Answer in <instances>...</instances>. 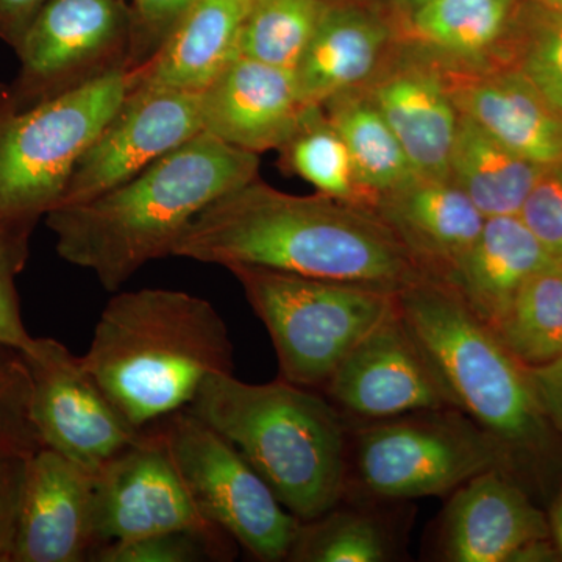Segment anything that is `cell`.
Here are the masks:
<instances>
[{"mask_svg":"<svg viewBox=\"0 0 562 562\" xmlns=\"http://www.w3.org/2000/svg\"><path fill=\"white\" fill-rule=\"evenodd\" d=\"M202 132L199 94L133 87L81 155L58 206L105 194Z\"/></svg>","mask_w":562,"mask_h":562,"instance_id":"13","label":"cell"},{"mask_svg":"<svg viewBox=\"0 0 562 562\" xmlns=\"http://www.w3.org/2000/svg\"><path fill=\"white\" fill-rule=\"evenodd\" d=\"M132 49L133 13L124 0H49L14 49V106L32 109L131 68Z\"/></svg>","mask_w":562,"mask_h":562,"instance_id":"10","label":"cell"},{"mask_svg":"<svg viewBox=\"0 0 562 562\" xmlns=\"http://www.w3.org/2000/svg\"><path fill=\"white\" fill-rule=\"evenodd\" d=\"M94 531L98 549L169 531L233 541L199 512L154 424L95 473Z\"/></svg>","mask_w":562,"mask_h":562,"instance_id":"12","label":"cell"},{"mask_svg":"<svg viewBox=\"0 0 562 562\" xmlns=\"http://www.w3.org/2000/svg\"><path fill=\"white\" fill-rule=\"evenodd\" d=\"M382 2L397 11L398 16H401V14L408 13V11L417 9L424 3L432 2V0H382Z\"/></svg>","mask_w":562,"mask_h":562,"instance_id":"42","label":"cell"},{"mask_svg":"<svg viewBox=\"0 0 562 562\" xmlns=\"http://www.w3.org/2000/svg\"><path fill=\"white\" fill-rule=\"evenodd\" d=\"M43 443L32 420V375L24 353L0 342V450L29 458Z\"/></svg>","mask_w":562,"mask_h":562,"instance_id":"32","label":"cell"},{"mask_svg":"<svg viewBox=\"0 0 562 562\" xmlns=\"http://www.w3.org/2000/svg\"><path fill=\"white\" fill-rule=\"evenodd\" d=\"M25 462L21 454L0 450V562H13Z\"/></svg>","mask_w":562,"mask_h":562,"instance_id":"37","label":"cell"},{"mask_svg":"<svg viewBox=\"0 0 562 562\" xmlns=\"http://www.w3.org/2000/svg\"><path fill=\"white\" fill-rule=\"evenodd\" d=\"M350 494V492H346ZM344 495L331 509L302 522L291 562H390L402 560V531L395 517L375 508L376 498Z\"/></svg>","mask_w":562,"mask_h":562,"instance_id":"26","label":"cell"},{"mask_svg":"<svg viewBox=\"0 0 562 562\" xmlns=\"http://www.w3.org/2000/svg\"><path fill=\"white\" fill-rule=\"evenodd\" d=\"M361 88L401 140L417 176L450 179L460 111L438 63L395 40L382 66Z\"/></svg>","mask_w":562,"mask_h":562,"instance_id":"15","label":"cell"},{"mask_svg":"<svg viewBox=\"0 0 562 562\" xmlns=\"http://www.w3.org/2000/svg\"><path fill=\"white\" fill-rule=\"evenodd\" d=\"M561 561L560 553H558L557 546H554L552 538L538 539L520 547L516 553L513 554L509 562H549Z\"/></svg>","mask_w":562,"mask_h":562,"instance_id":"40","label":"cell"},{"mask_svg":"<svg viewBox=\"0 0 562 562\" xmlns=\"http://www.w3.org/2000/svg\"><path fill=\"white\" fill-rule=\"evenodd\" d=\"M547 519H549L550 535H552L554 546H557L562 561V490L554 497L552 509H550Z\"/></svg>","mask_w":562,"mask_h":562,"instance_id":"41","label":"cell"},{"mask_svg":"<svg viewBox=\"0 0 562 562\" xmlns=\"http://www.w3.org/2000/svg\"><path fill=\"white\" fill-rule=\"evenodd\" d=\"M517 0H432L392 24L395 40L447 65H505Z\"/></svg>","mask_w":562,"mask_h":562,"instance_id":"24","label":"cell"},{"mask_svg":"<svg viewBox=\"0 0 562 562\" xmlns=\"http://www.w3.org/2000/svg\"><path fill=\"white\" fill-rule=\"evenodd\" d=\"M449 168L450 180L490 220L519 216L543 166L525 160L460 114Z\"/></svg>","mask_w":562,"mask_h":562,"instance_id":"25","label":"cell"},{"mask_svg":"<svg viewBox=\"0 0 562 562\" xmlns=\"http://www.w3.org/2000/svg\"><path fill=\"white\" fill-rule=\"evenodd\" d=\"M543 2V0H542ZM550 3V5L557 7V9H560L562 11V0H553V2H546Z\"/></svg>","mask_w":562,"mask_h":562,"instance_id":"43","label":"cell"},{"mask_svg":"<svg viewBox=\"0 0 562 562\" xmlns=\"http://www.w3.org/2000/svg\"><path fill=\"white\" fill-rule=\"evenodd\" d=\"M199 105L203 132L257 155L280 150L308 109L294 72L243 55L199 94Z\"/></svg>","mask_w":562,"mask_h":562,"instance_id":"18","label":"cell"},{"mask_svg":"<svg viewBox=\"0 0 562 562\" xmlns=\"http://www.w3.org/2000/svg\"><path fill=\"white\" fill-rule=\"evenodd\" d=\"M528 369L532 392L553 430L562 436V357Z\"/></svg>","mask_w":562,"mask_h":562,"instance_id":"38","label":"cell"},{"mask_svg":"<svg viewBox=\"0 0 562 562\" xmlns=\"http://www.w3.org/2000/svg\"><path fill=\"white\" fill-rule=\"evenodd\" d=\"M271 336L280 379L324 391L344 358L386 319L397 292L257 266H231Z\"/></svg>","mask_w":562,"mask_h":562,"instance_id":"7","label":"cell"},{"mask_svg":"<svg viewBox=\"0 0 562 562\" xmlns=\"http://www.w3.org/2000/svg\"><path fill=\"white\" fill-rule=\"evenodd\" d=\"M254 0H194L154 57L138 66L135 87L201 94L238 55Z\"/></svg>","mask_w":562,"mask_h":562,"instance_id":"23","label":"cell"},{"mask_svg":"<svg viewBox=\"0 0 562 562\" xmlns=\"http://www.w3.org/2000/svg\"><path fill=\"white\" fill-rule=\"evenodd\" d=\"M27 257V244L0 233V342L20 350L29 349L33 341L22 321L16 290V277L24 269Z\"/></svg>","mask_w":562,"mask_h":562,"instance_id":"35","label":"cell"},{"mask_svg":"<svg viewBox=\"0 0 562 562\" xmlns=\"http://www.w3.org/2000/svg\"><path fill=\"white\" fill-rule=\"evenodd\" d=\"M95 473L41 447L25 462L13 562H83L98 549Z\"/></svg>","mask_w":562,"mask_h":562,"instance_id":"17","label":"cell"},{"mask_svg":"<svg viewBox=\"0 0 562 562\" xmlns=\"http://www.w3.org/2000/svg\"><path fill=\"white\" fill-rule=\"evenodd\" d=\"M171 255L391 292L428 277L375 210L321 192L286 194L260 179L210 203Z\"/></svg>","mask_w":562,"mask_h":562,"instance_id":"1","label":"cell"},{"mask_svg":"<svg viewBox=\"0 0 562 562\" xmlns=\"http://www.w3.org/2000/svg\"><path fill=\"white\" fill-rule=\"evenodd\" d=\"M394 43L391 22L375 11L330 2L294 70L303 103L321 106L341 92L364 87Z\"/></svg>","mask_w":562,"mask_h":562,"instance_id":"22","label":"cell"},{"mask_svg":"<svg viewBox=\"0 0 562 562\" xmlns=\"http://www.w3.org/2000/svg\"><path fill=\"white\" fill-rule=\"evenodd\" d=\"M284 171L312 183L321 194L373 209L349 149L319 105L308 106L294 135L280 149Z\"/></svg>","mask_w":562,"mask_h":562,"instance_id":"29","label":"cell"},{"mask_svg":"<svg viewBox=\"0 0 562 562\" xmlns=\"http://www.w3.org/2000/svg\"><path fill=\"white\" fill-rule=\"evenodd\" d=\"M525 368L562 357V262L535 273L512 308L491 328Z\"/></svg>","mask_w":562,"mask_h":562,"instance_id":"28","label":"cell"},{"mask_svg":"<svg viewBox=\"0 0 562 562\" xmlns=\"http://www.w3.org/2000/svg\"><path fill=\"white\" fill-rule=\"evenodd\" d=\"M505 65L519 69L562 117V11L542 0L517 10Z\"/></svg>","mask_w":562,"mask_h":562,"instance_id":"31","label":"cell"},{"mask_svg":"<svg viewBox=\"0 0 562 562\" xmlns=\"http://www.w3.org/2000/svg\"><path fill=\"white\" fill-rule=\"evenodd\" d=\"M373 210L430 279L443 280L476 241L486 217L450 179L414 176Z\"/></svg>","mask_w":562,"mask_h":562,"instance_id":"20","label":"cell"},{"mask_svg":"<svg viewBox=\"0 0 562 562\" xmlns=\"http://www.w3.org/2000/svg\"><path fill=\"white\" fill-rule=\"evenodd\" d=\"M397 305L454 408L508 450L520 483L557 461L560 435L536 401L528 369L452 288L425 277L397 292Z\"/></svg>","mask_w":562,"mask_h":562,"instance_id":"5","label":"cell"},{"mask_svg":"<svg viewBox=\"0 0 562 562\" xmlns=\"http://www.w3.org/2000/svg\"><path fill=\"white\" fill-rule=\"evenodd\" d=\"M32 375V420L43 447L91 473L138 441L133 425L110 401L81 357L52 338L22 350Z\"/></svg>","mask_w":562,"mask_h":562,"instance_id":"11","label":"cell"},{"mask_svg":"<svg viewBox=\"0 0 562 562\" xmlns=\"http://www.w3.org/2000/svg\"><path fill=\"white\" fill-rule=\"evenodd\" d=\"M547 538L546 513L516 476L494 469L450 494L431 549L443 562H509L525 543Z\"/></svg>","mask_w":562,"mask_h":562,"instance_id":"16","label":"cell"},{"mask_svg":"<svg viewBox=\"0 0 562 562\" xmlns=\"http://www.w3.org/2000/svg\"><path fill=\"white\" fill-rule=\"evenodd\" d=\"M85 368L138 428L188 408L214 373H233L227 324L183 291L120 292L94 328Z\"/></svg>","mask_w":562,"mask_h":562,"instance_id":"3","label":"cell"},{"mask_svg":"<svg viewBox=\"0 0 562 562\" xmlns=\"http://www.w3.org/2000/svg\"><path fill=\"white\" fill-rule=\"evenodd\" d=\"M49 0H0V40L16 49L36 14Z\"/></svg>","mask_w":562,"mask_h":562,"instance_id":"39","label":"cell"},{"mask_svg":"<svg viewBox=\"0 0 562 562\" xmlns=\"http://www.w3.org/2000/svg\"><path fill=\"white\" fill-rule=\"evenodd\" d=\"M519 217L547 254L562 262V160L543 166Z\"/></svg>","mask_w":562,"mask_h":562,"instance_id":"34","label":"cell"},{"mask_svg":"<svg viewBox=\"0 0 562 562\" xmlns=\"http://www.w3.org/2000/svg\"><path fill=\"white\" fill-rule=\"evenodd\" d=\"M554 261L519 216L490 217L443 283L490 328L497 327L535 273Z\"/></svg>","mask_w":562,"mask_h":562,"instance_id":"21","label":"cell"},{"mask_svg":"<svg viewBox=\"0 0 562 562\" xmlns=\"http://www.w3.org/2000/svg\"><path fill=\"white\" fill-rule=\"evenodd\" d=\"M543 2H553V0H543Z\"/></svg>","mask_w":562,"mask_h":562,"instance_id":"44","label":"cell"},{"mask_svg":"<svg viewBox=\"0 0 562 562\" xmlns=\"http://www.w3.org/2000/svg\"><path fill=\"white\" fill-rule=\"evenodd\" d=\"M136 80L135 68L117 69L27 110H16L0 85V233L29 246Z\"/></svg>","mask_w":562,"mask_h":562,"instance_id":"6","label":"cell"},{"mask_svg":"<svg viewBox=\"0 0 562 562\" xmlns=\"http://www.w3.org/2000/svg\"><path fill=\"white\" fill-rule=\"evenodd\" d=\"M328 7V0H254L238 55L294 72Z\"/></svg>","mask_w":562,"mask_h":562,"instance_id":"30","label":"cell"},{"mask_svg":"<svg viewBox=\"0 0 562 562\" xmlns=\"http://www.w3.org/2000/svg\"><path fill=\"white\" fill-rule=\"evenodd\" d=\"M432 60L438 63L462 116L535 165L562 160V117L519 69L512 65L460 66Z\"/></svg>","mask_w":562,"mask_h":562,"instance_id":"19","label":"cell"},{"mask_svg":"<svg viewBox=\"0 0 562 562\" xmlns=\"http://www.w3.org/2000/svg\"><path fill=\"white\" fill-rule=\"evenodd\" d=\"M494 469L517 479L494 436L453 406L424 409L362 422L349 438L347 492L384 502L439 497Z\"/></svg>","mask_w":562,"mask_h":562,"instance_id":"8","label":"cell"},{"mask_svg":"<svg viewBox=\"0 0 562 562\" xmlns=\"http://www.w3.org/2000/svg\"><path fill=\"white\" fill-rule=\"evenodd\" d=\"M194 0H133L131 68H138L161 46L173 24Z\"/></svg>","mask_w":562,"mask_h":562,"instance_id":"36","label":"cell"},{"mask_svg":"<svg viewBox=\"0 0 562 562\" xmlns=\"http://www.w3.org/2000/svg\"><path fill=\"white\" fill-rule=\"evenodd\" d=\"M260 155L202 132L120 187L44 221L63 260L94 273L114 294L177 239L210 203L258 179Z\"/></svg>","mask_w":562,"mask_h":562,"instance_id":"2","label":"cell"},{"mask_svg":"<svg viewBox=\"0 0 562 562\" xmlns=\"http://www.w3.org/2000/svg\"><path fill=\"white\" fill-rule=\"evenodd\" d=\"M154 425L202 516L258 561H286L302 522L241 452L190 408Z\"/></svg>","mask_w":562,"mask_h":562,"instance_id":"9","label":"cell"},{"mask_svg":"<svg viewBox=\"0 0 562 562\" xmlns=\"http://www.w3.org/2000/svg\"><path fill=\"white\" fill-rule=\"evenodd\" d=\"M235 543L188 531L157 532L131 541L105 543L92 552L94 562L228 561Z\"/></svg>","mask_w":562,"mask_h":562,"instance_id":"33","label":"cell"},{"mask_svg":"<svg viewBox=\"0 0 562 562\" xmlns=\"http://www.w3.org/2000/svg\"><path fill=\"white\" fill-rule=\"evenodd\" d=\"M324 392L342 416L361 422L453 406L398 305L344 358Z\"/></svg>","mask_w":562,"mask_h":562,"instance_id":"14","label":"cell"},{"mask_svg":"<svg viewBox=\"0 0 562 562\" xmlns=\"http://www.w3.org/2000/svg\"><path fill=\"white\" fill-rule=\"evenodd\" d=\"M321 106L346 143L358 180L373 205L384 192L417 176L401 140L362 88L341 92Z\"/></svg>","mask_w":562,"mask_h":562,"instance_id":"27","label":"cell"},{"mask_svg":"<svg viewBox=\"0 0 562 562\" xmlns=\"http://www.w3.org/2000/svg\"><path fill=\"white\" fill-rule=\"evenodd\" d=\"M188 408L241 452L301 522L346 495L349 428L316 391L281 379L249 384L233 373H214Z\"/></svg>","mask_w":562,"mask_h":562,"instance_id":"4","label":"cell"}]
</instances>
